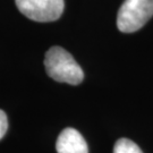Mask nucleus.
<instances>
[{"label":"nucleus","mask_w":153,"mask_h":153,"mask_svg":"<svg viewBox=\"0 0 153 153\" xmlns=\"http://www.w3.org/2000/svg\"><path fill=\"white\" fill-rule=\"evenodd\" d=\"M8 128V120H7V116L6 114L0 110V140L5 136L6 131Z\"/></svg>","instance_id":"423d86ee"},{"label":"nucleus","mask_w":153,"mask_h":153,"mask_svg":"<svg viewBox=\"0 0 153 153\" xmlns=\"http://www.w3.org/2000/svg\"><path fill=\"white\" fill-rule=\"evenodd\" d=\"M153 16V0H125L117 15V27L123 33L142 28Z\"/></svg>","instance_id":"f03ea898"},{"label":"nucleus","mask_w":153,"mask_h":153,"mask_svg":"<svg viewBox=\"0 0 153 153\" xmlns=\"http://www.w3.org/2000/svg\"><path fill=\"white\" fill-rule=\"evenodd\" d=\"M56 149L58 153H88V144L78 131L66 128L58 136Z\"/></svg>","instance_id":"20e7f679"},{"label":"nucleus","mask_w":153,"mask_h":153,"mask_svg":"<svg viewBox=\"0 0 153 153\" xmlns=\"http://www.w3.org/2000/svg\"><path fill=\"white\" fill-rule=\"evenodd\" d=\"M18 10L35 22H53L61 16L64 0H15Z\"/></svg>","instance_id":"7ed1b4c3"},{"label":"nucleus","mask_w":153,"mask_h":153,"mask_svg":"<svg viewBox=\"0 0 153 153\" xmlns=\"http://www.w3.org/2000/svg\"><path fill=\"white\" fill-rule=\"evenodd\" d=\"M44 66L47 74L57 82L77 85L84 78L81 66L68 51L60 47H52L47 51Z\"/></svg>","instance_id":"f257e3e1"},{"label":"nucleus","mask_w":153,"mask_h":153,"mask_svg":"<svg viewBox=\"0 0 153 153\" xmlns=\"http://www.w3.org/2000/svg\"><path fill=\"white\" fill-rule=\"evenodd\" d=\"M114 153H143L142 150L137 146V144L127 140V138H120L118 140L114 148Z\"/></svg>","instance_id":"39448f33"}]
</instances>
